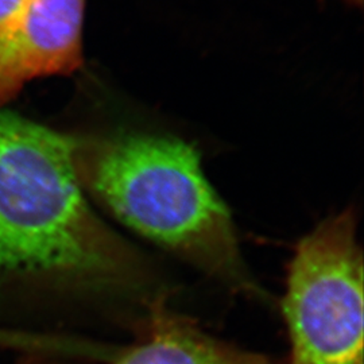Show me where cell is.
Wrapping results in <instances>:
<instances>
[{"instance_id":"cell-1","label":"cell","mask_w":364,"mask_h":364,"mask_svg":"<svg viewBox=\"0 0 364 364\" xmlns=\"http://www.w3.org/2000/svg\"><path fill=\"white\" fill-rule=\"evenodd\" d=\"M77 144L0 111V279L150 299L153 269L95 213L78 177Z\"/></svg>"},{"instance_id":"cell-2","label":"cell","mask_w":364,"mask_h":364,"mask_svg":"<svg viewBox=\"0 0 364 364\" xmlns=\"http://www.w3.org/2000/svg\"><path fill=\"white\" fill-rule=\"evenodd\" d=\"M77 170L85 193L122 224L235 291L264 296L195 146L168 135L117 132L78 141Z\"/></svg>"},{"instance_id":"cell-3","label":"cell","mask_w":364,"mask_h":364,"mask_svg":"<svg viewBox=\"0 0 364 364\" xmlns=\"http://www.w3.org/2000/svg\"><path fill=\"white\" fill-rule=\"evenodd\" d=\"M282 309L290 364H363V254L352 209L301 239Z\"/></svg>"},{"instance_id":"cell-4","label":"cell","mask_w":364,"mask_h":364,"mask_svg":"<svg viewBox=\"0 0 364 364\" xmlns=\"http://www.w3.org/2000/svg\"><path fill=\"white\" fill-rule=\"evenodd\" d=\"M85 0H27L0 27V105L30 81L82 65Z\"/></svg>"},{"instance_id":"cell-5","label":"cell","mask_w":364,"mask_h":364,"mask_svg":"<svg viewBox=\"0 0 364 364\" xmlns=\"http://www.w3.org/2000/svg\"><path fill=\"white\" fill-rule=\"evenodd\" d=\"M107 364H275L270 358L213 338L162 299L149 305L138 340Z\"/></svg>"},{"instance_id":"cell-6","label":"cell","mask_w":364,"mask_h":364,"mask_svg":"<svg viewBox=\"0 0 364 364\" xmlns=\"http://www.w3.org/2000/svg\"><path fill=\"white\" fill-rule=\"evenodd\" d=\"M27 0H0V27L18 13Z\"/></svg>"},{"instance_id":"cell-7","label":"cell","mask_w":364,"mask_h":364,"mask_svg":"<svg viewBox=\"0 0 364 364\" xmlns=\"http://www.w3.org/2000/svg\"><path fill=\"white\" fill-rule=\"evenodd\" d=\"M19 364H65L64 360H54V359H39V358H31L30 360L22 362Z\"/></svg>"},{"instance_id":"cell-8","label":"cell","mask_w":364,"mask_h":364,"mask_svg":"<svg viewBox=\"0 0 364 364\" xmlns=\"http://www.w3.org/2000/svg\"><path fill=\"white\" fill-rule=\"evenodd\" d=\"M346 1H348V3H352V4H360L363 0H346Z\"/></svg>"}]
</instances>
